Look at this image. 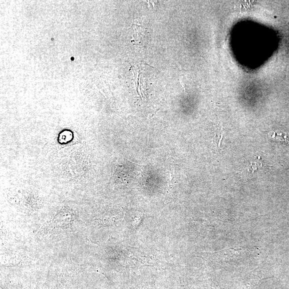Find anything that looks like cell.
<instances>
[{"label": "cell", "instance_id": "cell-1", "mask_svg": "<svg viewBox=\"0 0 289 289\" xmlns=\"http://www.w3.org/2000/svg\"><path fill=\"white\" fill-rule=\"evenodd\" d=\"M269 137L274 141L289 144V134L281 131H272L269 133Z\"/></svg>", "mask_w": 289, "mask_h": 289}, {"label": "cell", "instance_id": "cell-2", "mask_svg": "<svg viewBox=\"0 0 289 289\" xmlns=\"http://www.w3.org/2000/svg\"><path fill=\"white\" fill-rule=\"evenodd\" d=\"M223 137V131L222 127H218L214 137L215 141L218 146H220Z\"/></svg>", "mask_w": 289, "mask_h": 289}, {"label": "cell", "instance_id": "cell-3", "mask_svg": "<svg viewBox=\"0 0 289 289\" xmlns=\"http://www.w3.org/2000/svg\"><path fill=\"white\" fill-rule=\"evenodd\" d=\"M72 61H74V58H73V57L72 58Z\"/></svg>", "mask_w": 289, "mask_h": 289}]
</instances>
